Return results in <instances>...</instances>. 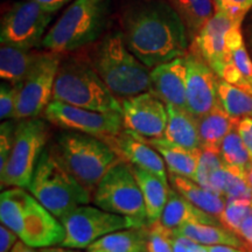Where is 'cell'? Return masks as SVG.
<instances>
[{
  "mask_svg": "<svg viewBox=\"0 0 252 252\" xmlns=\"http://www.w3.org/2000/svg\"><path fill=\"white\" fill-rule=\"evenodd\" d=\"M244 252H247V251H244Z\"/></svg>",
  "mask_w": 252,
  "mask_h": 252,
  "instance_id": "obj_49",
  "label": "cell"
},
{
  "mask_svg": "<svg viewBox=\"0 0 252 252\" xmlns=\"http://www.w3.org/2000/svg\"><path fill=\"white\" fill-rule=\"evenodd\" d=\"M187 67V110L197 119L219 104V76L200 55L188 49L185 55Z\"/></svg>",
  "mask_w": 252,
  "mask_h": 252,
  "instance_id": "obj_15",
  "label": "cell"
},
{
  "mask_svg": "<svg viewBox=\"0 0 252 252\" xmlns=\"http://www.w3.org/2000/svg\"><path fill=\"white\" fill-rule=\"evenodd\" d=\"M19 239L20 238L13 230L1 223V226H0V252H11Z\"/></svg>",
  "mask_w": 252,
  "mask_h": 252,
  "instance_id": "obj_40",
  "label": "cell"
},
{
  "mask_svg": "<svg viewBox=\"0 0 252 252\" xmlns=\"http://www.w3.org/2000/svg\"><path fill=\"white\" fill-rule=\"evenodd\" d=\"M93 202L100 209L126 217L133 226L150 224L141 189L130 163L123 160L103 176L93 193Z\"/></svg>",
  "mask_w": 252,
  "mask_h": 252,
  "instance_id": "obj_9",
  "label": "cell"
},
{
  "mask_svg": "<svg viewBox=\"0 0 252 252\" xmlns=\"http://www.w3.org/2000/svg\"><path fill=\"white\" fill-rule=\"evenodd\" d=\"M220 153L225 166L232 167L243 173H247V169L252 165V159L238 133L237 127L226 134L220 145Z\"/></svg>",
  "mask_w": 252,
  "mask_h": 252,
  "instance_id": "obj_31",
  "label": "cell"
},
{
  "mask_svg": "<svg viewBox=\"0 0 252 252\" xmlns=\"http://www.w3.org/2000/svg\"><path fill=\"white\" fill-rule=\"evenodd\" d=\"M159 222L171 231H174V230L185 224H188V223L220 224L217 217L197 208L172 187L169 189L168 200H167L166 206L163 208Z\"/></svg>",
  "mask_w": 252,
  "mask_h": 252,
  "instance_id": "obj_20",
  "label": "cell"
},
{
  "mask_svg": "<svg viewBox=\"0 0 252 252\" xmlns=\"http://www.w3.org/2000/svg\"><path fill=\"white\" fill-rule=\"evenodd\" d=\"M87 252H105V251H102V250H97V249H88Z\"/></svg>",
  "mask_w": 252,
  "mask_h": 252,
  "instance_id": "obj_48",
  "label": "cell"
},
{
  "mask_svg": "<svg viewBox=\"0 0 252 252\" xmlns=\"http://www.w3.org/2000/svg\"><path fill=\"white\" fill-rule=\"evenodd\" d=\"M237 131L252 159V118H244L239 121Z\"/></svg>",
  "mask_w": 252,
  "mask_h": 252,
  "instance_id": "obj_41",
  "label": "cell"
},
{
  "mask_svg": "<svg viewBox=\"0 0 252 252\" xmlns=\"http://www.w3.org/2000/svg\"><path fill=\"white\" fill-rule=\"evenodd\" d=\"M0 220L32 248L61 245L65 237L61 220L25 188L12 187L2 190Z\"/></svg>",
  "mask_w": 252,
  "mask_h": 252,
  "instance_id": "obj_3",
  "label": "cell"
},
{
  "mask_svg": "<svg viewBox=\"0 0 252 252\" xmlns=\"http://www.w3.org/2000/svg\"><path fill=\"white\" fill-rule=\"evenodd\" d=\"M173 247H174V252H208L206 245H201L190 239L182 237L173 234Z\"/></svg>",
  "mask_w": 252,
  "mask_h": 252,
  "instance_id": "obj_39",
  "label": "cell"
},
{
  "mask_svg": "<svg viewBox=\"0 0 252 252\" xmlns=\"http://www.w3.org/2000/svg\"><path fill=\"white\" fill-rule=\"evenodd\" d=\"M54 12L34 0L15 2L1 20V45L34 49L41 47Z\"/></svg>",
  "mask_w": 252,
  "mask_h": 252,
  "instance_id": "obj_11",
  "label": "cell"
},
{
  "mask_svg": "<svg viewBox=\"0 0 252 252\" xmlns=\"http://www.w3.org/2000/svg\"><path fill=\"white\" fill-rule=\"evenodd\" d=\"M168 122L163 138L189 150H201L197 118L188 110L166 105Z\"/></svg>",
  "mask_w": 252,
  "mask_h": 252,
  "instance_id": "obj_23",
  "label": "cell"
},
{
  "mask_svg": "<svg viewBox=\"0 0 252 252\" xmlns=\"http://www.w3.org/2000/svg\"><path fill=\"white\" fill-rule=\"evenodd\" d=\"M140 137L153 149H156L163 158L169 174L185 176V178L194 180L201 150L186 149L163 137L146 138L143 135Z\"/></svg>",
  "mask_w": 252,
  "mask_h": 252,
  "instance_id": "obj_21",
  "label": "cell"
},
{
  "mask_svg": "<svg viewBox=\"0 0 252 252\" xmlns=\"http://www.w3.org/2000/svg\"><path fill=\"white\" fill-rule=\"evenodd\" d=\"M89 47L88 60L119 100L150 91V68L127 48L122 31L104 34Z\"/></svg>",
  "mask_w": 252,
  "mask_h": 252,
  "instance_id": "obj_2",
  "label": "cell"
},
{
  "mask_svg": "<svg viewBox=\"0 0 252 252\" xmlns=\"http://www.w3.org/2000/svg\"><path fill=\"white\" fill-rule=\"evenodd\" d=\"M252 215V198L226 200L225 208L219 217L220 224L238 234L242 223Z\"/></svg>",
  "mask_w": 252,
  "mask_h": 252,
  "instance_id": "obj_32",
  "label": "cell"
},
{
  "mask_svg": "<svg viewBox=\"0 0 252 252\" xmlns=\"http://www.w3.org/2000/svg\"><path fill=\"white\" fill-rule=\"evenodd\" d=\"M121 102L124 128L146 138L163 137L168 113L159 97L146 91Z\"/></svg>",
  "mask_w": 252,
  "mask_h": 252,
  "instance_id": "obj_14",
  "label": "cell"
},
{
  "mask_svg": "<svg viewBox=\"0 0 252 252\" xmlns=\"http://www.w3.org/2000/svg\"><path fill=\"white\" fill-rule=\"evenodd\" d=\"M19 88H20V84L15 86L6 81L2 82L0 86V118L1 121L15 119Z\"/></svg>",
  "mask_w": 252,
  "mask_h": 252,
  "instance_id": "obj_36",
  "label": "cell"
},
{
  "mask_svg": "<svg viewBox=\"0 0 252 252\" xmlns=\"http://www.w3.org/2000/svg\"><path fill=\"white\" fill-rule=\"evenodd\" d=\"M223 166H224V162H223L220 151L201 149L194 181L202 187L209 189L210 178L217 169Z\"/></svg>",
  "mask_w": 252,
  "mask_h": 252,
  "instance_id": "obj_33",
  "label": "cell"
},
{
  "mask_svg": "<svg viewBox=\"0 0 252 252\" xmlns=\"http://www.w3.org/2000/svg\"><path fill=\"white\" fill-rule=\"evenodd\" d=\"M34 1L39 2L42 6H45L46 8H48L49 11L55 12L59 11L60 8H62L63 6L69 4L71 0H34Z\"/></svg>",
  "mask_w": 252,
  "mask_h": 252,
  "instance_id": "obj_42",
  "label": "cell"
},
{
  "mask_svg": "<svg viewBox=\"0 0 252 252\" xmlns=\"http://www.w3.org/2000/svg\"><path fill=\"white\" fill-rule=\"evenodd\" d=\"M150 93L166 105L187 110V67L185 56L158 65L151 70Z\"/></svg>",
  "mask_w": 252,
  "mask_h": 252,
  "instance_id": "obj_18",
  "label": "cell"
},
{
  "mask_svg": "<svg viewBox=\"0 0 252 252\" xmlns=\"http://www.w3.org/2000/svg\"><path fill=\"white\" fill-rule=\"evenodd\" d=\"M226 167V178L222 195L225 200L231 198H252V188L248 182L247 173L232 167Z\"/></svg>",
  "mask_w": 252,
  "mask_h": 252,
  "instance_id": "obj_34",
  "label": "cell"
},
{
  "mask_svg": "<svg viewBox=\"0 0 252 252\" xmlns=\"http://www.w3.org/2000/svg\"><path fill=\"white\" fill-rule=\"evenodd\" d=\"M247 179H248V182L250 184L251 188H252V165L247 169Z\"/></svg>",
  "mask_w": 252,
  "mask_h": 252,
  "instance_id": "obj_47",
  "label": "cell"
},
{
  "mask_svg": "<svg viewBox=\"0 0 252 252\" xmlns=\"http://www.w3.org/2000/svg\"><path fill=\"white\" fill-rule=\"evenodd\" d=\"M173 232L166 229L160 222L150 224L147 252H174Z\"/></svg>",
  "mask_w": 252,
  "mask_h": 252,
  "instance_id": "obj_35",
  "label": "cell"
},
{
  "mask_svg": "<svg viewBox=\"0 0 252 252\" xmlns=\"http://www.w3.org/2000/svg\"><path fill=\"white\" fill-rule=\"evenodd\" d=\"M39 252H81L78 249H70V248H64V247H48V248H41L37 249Z\"/></svg>",
  "mask_w": 252,
  "mask_h": 252,
  "instance_id": "obj_46",
  "label": "cell"
},
{
  "mask_svg": "<svg viewBox=\"0 0 252 252\" xmlns=\"http://www.w3.org/2000/svg\"><path fill=\"white\" fill-rule=\"evenodd\" d=\"M201 245H229L238 249H247L244 241L234 231L222 224L208 223H188L172 231Z\"/></svg>",
  "mask_w": 252,
  "mask_h": 252,
  "instance_id": "obj_25",
  "label": "cell"
},
{
  "mask_svg": "<svg viewBox=\"0 0 252 252\" xmlns=\"http://www.w3.org/2000/svg\"><path fill=\"white\" fill-rule=\"evenodd\" d=\"M49 145L63 166L91 194L103 176L122 161L105 141L83 132L60 131Z\"/></svg>",
  "mask_w": 252,
  "mask_h": 252,
  "instance_id": "obj_6",
  "label": "cell"
},
{
  "mask_svg": "<svg viewBox=\"0 0 252 252\" xmlns=\"http://www.w3.org/2000/svg\"><path fill=\"white\" fill-rule=\"evenodd\" d=\"M228 60L222 78L252 94V59L245 47L242 24L235 25L226 37Z\"/></svg>",
  "mask_w": 252,
  "mask_h": 252,
  "instance_id": "obj_19",
  "label": "cell"
},
{
  "mask_svg": "<svg viewBox=\"0 0 252 252\" xmlns=\"http://www.w3.org/2000/svg\"><path fill=\"white\" fill-rule=\"evenodd\" d=\"M50 123L45 118L19 119L13 150L5 168L0 172L1 189H28L37 162L49 144Z\"/></svg>",
  "mask_w": 252,
  "mask_h": 252,
  "instance_id": "obj_8",
  "label": "cell"
},
{
  "mask_svg": "<svg viewBox=\"0 0 252 252\" xmlns=\"http://www.w3.org/2000/svg\"><path fill=\"white\" fill-rule=\"evenodd\" d=\"M150 224L117 230L105 235L88 249L105 252H147Z\"/></svg>",
  "mask_w": 252,
  "mask_h": 252,
  "instance_id": "obj_28",
  "label": "cell"
},
{
  "mask_svg": "<svg viewBox=\"0 0 252 252\" xmlns=\"http://www.w3.org/2000/svg\"><path fill=\"white\" fill-rule=\"evenodd\" d=\"M17 124V119H8L0 125V172L5 168L13 150Z\"/></svg>",
  "mask_w": 252,
  "mask_h": 252,
  "instance_id": "obj_38",
  "label": "cell"
},
{
  "mask_svg": "<svg viewBox=\"0 0 252 252\" xmlns=\"http://www.w3.org/2000/svg\"><path fill=\"white\" fill-rule=\"evenodd\" d=\"M130 167L137 179L141 193H143L149 223L153 224V223L159 222L163 208L168 200V193L171 187L153 173L145 171V169L131 165V163Z\"/></svg>",
  "mask_w": 252,
  "mask_h": 252,
  "instance_id": "obj_24",
  "label": "cell"
},
{
  "mask_svg": "<svg viewBox=\"0 0 252 252\" xmlns=\"http://www.w3.org/2000/svg\"><path fill=\"white\" fill-rule=\"evenodd\" d=\"M11 252H39V251L35 250V248H32L26 243H24L21 239H19L17 243H15L13 249L11 250Z\"/></svg>",
  "mask_w": 252,
  "mask_h": 252,
  "instance_id": "obj_45",
  "label": "cell"
},
{
  "mask_svg": "<svg viewBox=\"0 0 252 252\" xmlns=\"http://www.w3.org/2000/svg\"><path fill=\"white\" fill-rule=\"evenodd\" d=\"M65 230L61 247L70 249H88L105 235L133 226L124 216L100 209L98 207L82 204L60 220Z\"/></svg>",
  "mask_w": 252,
  "mask_h": 252,
  "instance_id": "obj_10",
  "label": "cell"
},
{
  "mask_svg": "<svg viewBox=\"0 0 252 252\" xmlns=\"http://www.w3.org/2000/svg\"><path fill=\"white\" fill-rule=\"evenodd\" d=\"M245 20H247V25H245V35H247L249 48H250L251 53H252V8H251V11L248 13Z\"/></svg>",
  "mask_w": 252,
  "mask_h": 252,
  "instance_id": "obj_44",
  "label": "cell"
},
{
  "mask_svg": "<svg viewBox=\"0 0 252 252\" xmlns=\"http://www.w3.org/2000/svg\"><path fill=\"white\" fill-rule=\"evenodd\" d=\"M43 118L62 130H71L96 135L102 139L124 130L123 116L119 112H100L80 108L53 99L42 113Z\"/></svg>",
  "mask_w": 252,
  "mask_h": 252,
  "instance_id": "obj_13",
  "label": "cell"
},
{
  "mask_svg": "<svg viewBox=\"0 0 252 252\" xmlns=\"http://www.w3.org/2000/svg\"><path fill=\"white\" fill-rule=\"evenodd\" d=\"M53 99L100 112L122 113V102L111 93L81 50L62 54Z\"/></svg>",
  "mask_w": 252,
  "mask_h": 252,
  "instance_id": "obj_4",
  "label": "cell"
},
{
  "mask_svg": "<svg viewBox=\"0 0 252 252\" xmlns=\"http://www.w3.org/2000/svg\"><path fill=\"white\" fill-rule=\"evenodd\" d=\"M238 123L217 104L212 111L197 119L201 149L220 151L226 134L237 127Z\"/></svg>",
  "mask_w": 252,
  "mask_h": 252,
  "instance_id": "obj_27",
  "label": "cell"
},
{
  "mask_svg": "<svg viewBox=\"0 0 252 252\" xmlns=\"http://www.w3.org/2000/svg\"><path fill=\"white\" fill-rule=\"evenodd\" d=\"M28 190L59 220L93 201V194L69 173L49 144L41 154Z\"/></svg>",
  "mask_w": 252,
  "mask_h": 252,
  "instance_id": "obj_7",
  "label": "cell"
},
{
  "mask_svg": "<svg viewBox=\"0 0 252 252\" xmlns=\"http://www.w3.org/2000/svg\"><path fill=\"white\" fill-rule=\"evenodd\" d=\"M121 25L127 48L150 69L187 54V28L165 0H141L128 5Z\"/></svg>",
  "mask_w": 252,
  "mask_h": 252,
  "instance_id": "obj_1",
  "label": "cell"
},
{
  "mask_svg": "<svg viewBox=\"0 0 252 252\" xmlns=\"http://www.w3.org/2000/svg\"><path fill=\"white\" fill-rule=\"evenodd\" d=\"M110 0H74L43 37L41 48L68 54L94 45L108 25Z\"/></svg>",
  "mask_w": 252,
  "mask_h": 252,
  "instance_id": "obj_5",
  "label": "cell"
},
{
  "mask_svg": "<svg viewBox=\"0 0 252 252\" xmlns=\"http://www.w3.org/2000/svg\"><path fill=\"white\" fill-rule=\"evenodd\" d=\"M42 52L20 47H0V77L8 83L21 84L28 76Z\"/></svg>",
  "mask_w": 252,
  "mask_h": 252,
  "instance_id": "obj_22",
  "label": "cell"
},
{
  "mask_svg": "<svg viewBox=\"0 0 252 252\" xmlns=\"http://www.w3.org/2000/svg\"><path fill=\"white\" fill-rule=\"evenodd\" d=\"M237 24L242 23L234 21L222 12H215L191 41L189 48L200 55L220 78H222L228 60L226 37L231 28Z\"/></svg>",
  "mask_w": 252,
  "mask_h": 252,
  "instance_id": "obj_16",
  "label": "cell"
},
{
  "mask_svg": "<svg viewBox=\"0 0 252 252\" xmlns=\"http://www.w3.org/2000/svg\"><path fill=\"white\" fill-rule=\"evenodd\" d=\"M215 12H222L237 23H244L252 8V0H213Z\"/></svg>",
  "mask_w": 252,
  "mask_h": 252,
  "instance_id": "obj_37",
  "label": "cell"
},
{
  "mask_svg": "<svg viewBox=\"0 0 252 252\" xmlns=\"http://www.w3.org/2000/svg\"><path fill=\"white\" fill-rule=\"evenodd\" d=\"M217 99L223 110L235 121L252 118V94L219 78Z\"/></svg>",
  "mask_w": 252,
  "mask_h": 252,
  "instance_id": "obj_30",
  "label": "cell"
},
{
  "mask_svg": "<svg viewBox=\"0 0 252 252\" xmlns=\"http://www.w3.org/2000/svg\"><path fill=\"white\" fill-rule=\"evenodd\" d=\"M62 54L43 50L28 76L20 84L15 119L37 118L53 100V90Z\"/></svg>",
  "mask_w": 252,
  "mask_h": 252,
  "instance_id": "obj_12",
  "label": "cell"
},
{
  "mask_svg": "<svg viewBox=\"0 0 252 252\" xmlns=\"http://www.w3.org/2000/svg\"><path fill=\"white\" fill-rule=\"evenodd\" d=\"M102 140L118 154L123 161L153 173L165 184H168V171L163 158L138 133L124 128L118 134L104 137Z\"/></svg>",
  "mask_w": 252,
  "mask_h": 252,
  "instance_id": "obj_17",
  "label": "cell"
},
{
  "mask_svg": "<svg viewBox=\"0 0 252 252\" xmlns=\"http://www.w3.org/2000/svg\"><path fill=\"white\" fill-rule=\"evenodd\" d=\"M184 21L189 40L193 41L207 21L215 14L213 0H165Z\"/></svg>",
  "mask_w": 252,
  "mask_h": 252,
  "instance_id": "obj_29",
  "label": "cell"
},
{
  "mask_svg": "<svg viewBox=\"0 0 252 252\" xmlns=\"http://www.w3.org/2000/svg\"><path fill=\"white\" fill-rule=\"evenodd\" d=\"M169 180L172 188H174L182 196L210 215L219 219L224 210L226 203L225 197L216 191L204 188L197 182L185 176L169 174Z\"/></svg>",
  "mask_w": 252,
  "mask_h": 252,
  "instance_id": "obj_26",
  "label": "cell"
},
{
  "mask_svg": "<svg viewBox=\"0 0 252 252\" xmlns=\"http://www.w3.org/2000/svg\"><path fill=\"white\" fill-rule=\"evenodd\" d=\"M208 252H244L243 249H238L234 247H229V245H208Z\"/></svg>",
  "mask_w": 252,
  "mask_h": 252,
  "instance_id": "obj_43",
  "label": "cell"
}]
</instances>
